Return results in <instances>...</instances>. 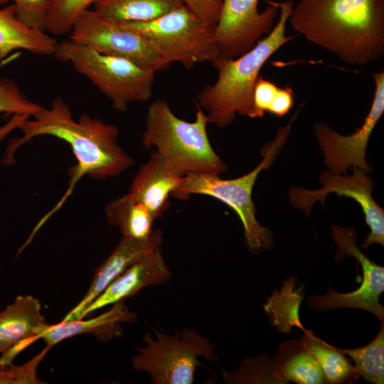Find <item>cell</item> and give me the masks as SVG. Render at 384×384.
I'll use <instances>...</instances> for the list:
<instances>
[{
  "label": "cell",
  "instance_id": "19",
  "mask_svg": "<svg viewBox=\"0 0 384 384\" xmlns=\"http://www.w3.org/2000/svg\"><path fill=\"white\" fill-rule=\"evenodd\" d=\"M58 41L46 32L20 21L13 4L0 9V63L12 51L26 50L39 55H53Z\"/></svg>",
  "mask_w": 384,
  "mask_h": 384
},
{
  "label": "cell",
  "instance_id": "20",
  "mask_svg": "<svg viewBox=\"0 0 384 384\" xmlns=\"http://www.w3.org/2000/svg\"><path fill=\"white\" fill-rule=\"evenodd\" d=\"M272 361L282 383L287 381L299 384L325 383L319 365L301 339L281 343Z\"/></svg>",
  "mask_w": 384,
  "mask_h": 384
},
{
  "label": "cell",
  "instance_id": "9",
  "mask_svg": "<svg viewBox=\"0 0 384 384\" xmlns=\"http://www.w3.org/2000/svg\"><path fill=\"white\" fill-rule=\"evenodd\" d=\"M70 33V39L77 43L103 54L127 59L154 73L170 65L141 34L94 9L80 14Z\"/></svg>",
  "mask_w": 384,
  "mask_h": 384
},
{
  "label": "cell",
  "instance_id": "12",
  "mask_svg": "<svg viewBox=\"0 0 384 384\" xmlns=\"http://www.w3.org/2000/svg\"><path fill=\"white\" fill-rule=\"evenodd\" d=\"M373 78L375 90L370 110L363 124L353 133L341 135L324 122L314 127L325 164L331 171L345 174L351 166L366 173L370 171L366 151L373 130L384 112V71L373 73Z\"/></svg>",
  "mask_w": 384,
  "mask_h": 384
},
{
  "label": "cell",
  "instance_id": "26",
  "mask_svg": "<svg viewBox=\"0 0 384 384\" xmlns=\"http://www.w3.org/2000/svg\"><path fill=\"white\" fill-rule=\"evenodd\" d=\"M98 0H49L46 31L53 35L70 33L76 18Z\"/></svg>",
  "mask_w": 384,
  "mask_h": 384
},
{
  "label": "cell",
  "instance_id": "17",
  "mask_svg": "<svg viewBox=\"0 0 384 384\" xmlns=\"http://www.w3.org/2000/svg\"><path fill=\"white\" fill-rule=\"evenodd\" d=\"M48 326L36 298L17 296L0 312V353H6L20 342L38 338Z\"/></svg>",
  "mask_w": 384,
  "mask_h": 384
},
{
  "label": "cell",
  "instance_id": "30",
  "mask_svg": "<svg viewBox=\"0 0 384 384\" xmlns=\"http://www.w3.org/2000/svg\"><path fill=\"white\" fill-rule=\"evenodd\" d=\"M43 351L21 366L9 365L0 369V384H37L42 383L37 377V367L49 350Z\"/></svg>",
  "mask_w": 384,
  "mask_h": 384
},
{
  "label": "cell",
  "instance_id": "14",
  "mask_svg": "<svg viewBox=\"0 0 384 384\" xmlns=\"http://www.w3.org/2000/svg\"><path fill=\"white\" fill-rule=\"evenodd\" d=\"M162 243L163 233L161 230H154L151 237L144 240L122 237L111 255L97 270L82 299L61 321L80 319L85 309L114 279L129 266L161 248Z\"/></svg>",
  "mask_w": 384,
  "mask_h": 384
},
{
  "label": "cell",
  "instance_id": "5",
  "mask_svg": "<svg viewBox=\"0 0 384 384\" xmlns=\"http://www.w3.org/2000/svg\"><path fill=\"white\" fill-rule=\"evenodd\" d=\"M300 105L290 121L279 127L275 138L263 146V156L260 164L250 173L233 179H222L218 175L191 174L182 177L171 197L186 200L191 195H206L220 200L233 209L240 218L248 249L256 253L271 247L273 237L269 229L260 225L255 218V207L252 200V191L259 174L267 169L286 142Z\"/></svg>",
  "mask_w": 384,
  "mask_h": 384
},
{
  "label": "cell",
  "instance_id": "6",
  "mask_svg": "<svg viewBox=\"0 0 384 384\" xmlns=\"http://www.w3.org/2000/svg\"><path fill=\"white\" fill-rule=\"evenodd\" d=\"M69 63L124 112L134 102L152 95L155 73L123 58L99 53L71 39L58 42L53 55Z\"/></svg>",
  "mask_w": 384,
  "mask_h": 384
},
{
  "label": "cell",
  "instance_id": "1",
  "mask_svg": "<svg viewBox=\"0 0 384 384\" xmlns=\"http://www.w3.org/2000/svg\"><path fill=\"white\" fill-rule=\"evenodd\" d=\"M29 117L16 116L0 129V139L14 128L23 136L11 142L6 150L7 163L12 161L16 150L36 137L50 135L66 142L78 161L72 169L69 188L60 203L45 216L47 220L70 195L75 185L85 175L95 178L114 177L128 169L135 161L117 144L119 131L113 124L92 118L87 114L74 119L69 106L60 97L53 100L49 108L43 106Z\"/></svg>",
  "mask_w": 384,
  "mask_h": 384
},
{
  "label": "cell",
  "instance_id": "4",
  "mask_svg": "<svg viewBox=\"0 0 384 384\" xmlns=\"http://www.w3.org/2000/svg\"><path fill=\"white\" fill-rule=\"evenodd\" d=\"M206 113L196 104L193 122L174 114L166 100L158 99L148 107L142 144L155 147L168 169L183 177L191 174L220 175L226 164L213 150L207 134Z\"/></svg>",
  "mask_w": 384,
  "mask_h": 384
},
{
  "label": "cell",
  "instance_id": "28",
  "mask_svg": "<svg viewBox=\"0 0 384 384\" xmlns=\"http://www.w3.org/2000/svg\"><path fill=\"white\" fill-rule=\"evenodd\" d=\"M41 107L28 99L14 81L7 78L0 80V113L31 117Z\"/></svg>",
  "mask_w": 384,
  "mask_h": 384
},
{
  "label": "cell",
  "instance_id": "29",
  "mask_svg": "<svg viewBox=\"0 0 384 384\" xmlns=\"http://www.w3.org/2000/svg\"><path fill=\"white\" fill-rule=\"evenodd\" d=\"M11 2L18 19L26 26L46 31L49 0H0V5Z\"/></svg>",
  "mask_w": 384,
  "mask_h": 384
},
{
  "label": "cell",
  "instance_id": "2",
  "mask_svg": "<svg viewBox=\"0 0 384 384\" xmlns=\"http://www.w3.org/2000/svg\"><path fill=\"white\" fill-rule=\"evenodd\" d=\"M289 21L346 63L365 65L384 55V0H299Z\"/></svg>",
  "mask_w": 384,
  "mask_h": 384
},
{
  "label": "cell",
  "instance_id": "10",
  "mask_svg": "<svg viewBox=\"0 0 384 384\" xmlns=\"http://www.w3.org/2000/svg\"><path fill=\"white\" fill-rule=\"evenodd\" d=\"M331 230L333 239L338 247L336 256H351L361 265V284L357 289L345 294L328 287L325 295H311L308 299L310 309L316 311L361 309L373 314L383 323L384 308L379 302V297L384 291V267L371 261L357 247V235L353 228L334 225Z\"/></svg>",
  "mask_w": 384,
  "mask_h": 384
},
{
  "label": "cell",
  "instance_id": "8",
  "mask_svg": "<svg viewBox=\"0 0 384 384\" xmlns=\"http://www.w3.org/2000/svg\"><path fill=\"white\" fill-rule=\"evenodd\" d=\"M154 332L155 338L144 335L146 346L137 348L139 354L132 358L134 369L149 373L154 384H191L197 366L202 365L198 358H216L214 345L192 328L176 335Z\"/></svg>",
  "mask_w": 384,
  "mask_h": 384
},
{
  "label": "cell",
  "instance_id": "7",
  "mask_svg": "<svg viewBox=\"0 0 384 384\" xmlns=\"http://www.w3.org/2000/svg\"><path fill=\"white\" fill-rule=\"evenodd\" d=\"M144 36L167 63L191 69L220 57L215 24L204 22L185 5L152 21L122 23Z\"/></svg>",
  "mask_w": 384,
  "mask_h": 384
},
{
  "label": "cell",
  "instance_id": "22",
  "mask_svg": "<svg viewBox=\"0 0 384 384\" xmlns=\"http://www.w3.org/2000/svg\"><path fill=\"white\" fill-rule=\"evenodd\" d=\"M183 4L180 0H98L94 10L114 21L146 22L156 19Z\"/></svg>",
  "mask_w": 384,
  "mask_h": 384
},
{
  "label": "cell",
  "instance_id": "16",
  "mask_svg": "<svg viewBox=\"0 0 384 384\" xmlns=\"http://www.w3.org/2000/svg\"><path fill=\"white\" fill-rule=\"evenodd\" d=\"M181 178L170 171L163 158L154 150L137 173L129 193L156 220L169 208V198Z\"/></svg>",
  "mask_w": 384,
  "mask_h": 384
},
{
  "label": "cell",
  "instance_id": "21",
  "mask_svg": "<svg viewBox=\"0 0 384 384\" xmlns=\"http://www.w3.org/2000/svg\"><path fill=\"white\" fill-rule=\"evenodd\" d=\"M105 213L109 223L118 228L122 237L144 240L154 232L155 219L129 193L108 203Z\"/></svg>",
  "mask_w": 384,
  "mask_h": 384
},
{
  "label": "cell",
  "instance_id": "3",
  "mask_svg": "<svg viewBox=\"0 0 384 384\" xmlns=\"http://www.w3.org/2000/svg\"><path fill=\"white\" fill-rule=\"evenodd\" d=\"M277 4L279 16L272 31L254 47L236 58L220 54L213 63L218 73L215 82L206 86L197 95L196 104L206 111L210 123L218 128L230 124L237 113L250 118L259 117L252 96L260 71L277 50L294 38V36H286L292 1Z\"/></svg>",
  "mask_w": 384,
  "mask_h": 384
},
{
  "label": "cell",
  "instance_id": "24",
  "mask_svg": "<svg viewBox=\"0 0 384 384\" xmlns=\"http://www.w3.org/2000/svg\"><path fill=\"white\" fill-rule=\"evenodd\" d=\"M301 339L305 348L319 365L325 383H341L358 375L351 361L336 347L306 330Z\"/></svg>",
  "mask_w": 384,
  "mask_h": 384
},
{
  "label": "cell",
  "instance_id": "25",
  "mask_svg": "<svg viewBox=\"0 0 384 384\" xmlns=\"http://www.w3.org/2000/svg\"><path fill=\"white\" fill-rule=\"evenodd\" d=\"M336 348L353 361L357 373L370 383H384V328L367 345L354 349Z\"/></svg>",
  "mask_w": 384,
  "mask_h": 384
},
{
  "label": "cell",
  "instance_id": "11",
  "mask_svg": "<svg viewBox=\"0 0 384 384\" xmlns=\"http://www.w3.org/2000/svg\"><path fill=\"white\" fill-rule=\"evenodd\" d=\"M353 174L343 176L331 171H324L320 176L322 187L314 191L292 187L289 193L290 203L310 215L313 204L316 201L324 203L330 193L338 196H345L355 200L361 206L370 232L361 246L367 248L373 244L384 245V210L373 200L372 191L374 183L361 169L353 168Z\"/></svg>",
  "mask_w": 384,
  "mask_h": 384
},
{
  "label": "cell",
  "instance_id": "23",
  "mask_svg": "<svg viewBox=\"0 0 384 384\" xmlns=\"http://www.w3.org/2000/svg\"><path fill=\"white\" fill-rule=\"evenodd\" d=\"M297 278L287 279L280 290H275L264 304L270 322L279 331L289 334L294 326L303 327L299 316V309L304 298V286L296 287Z\"/></svg>",
  "mask_w": 384,
  "mask_h": 384
},
{
  "label": "cell",
  "instance_id": "27",
  "mask_svg": "<svg viewBox=\"0 0 384 384\" xmlns=\"http://www.w3.org/2000/svg\"><path fill=\"white\" fill-rule=\"evenodd\" d=\"M227 383H279L273 361L262 356L244 360L239 369L234 372L222 371Z\"/></svg>",
  "mask_w": 384,
  "mask_h": 384
},
{
  "label": "cell",
  "instance_id": "15",
  "mask_svg": "<svg viewBox=\"0 0 384 384\" xmlns=\"http://www.w3.org/2000/svg\"><path fill=\"white\" fill-rule=\"evenodd\" d=\"M171 276L159 248L129 266L114 279L85 309L80 319L104 306L124 301L146 287L164 284Z\"/></svg>",
  "mask_w": 384,
  "mask_h": 384
},
{
  "label": "cell",
  "instance_id": "13",
  "mask_svg": "<svg viewBox=\"0 0 384 384\" xmlns=\"http://www.w3.org/2000/svg\"><path fill=\"white\" fill-rule=\"evenodd\" d=\"M215 38L220 54L234 58L251 49L273 28L279 9L276 1L258 11L259 0H221Z\"/></svg>",
  "mask_w": 384,
  "mask_h": 384
},
{
  "label": "cell",
  "instance_id": "18",
  "mask_svg": "<svg viewBox=\"0 0 384 384\" xmlns=\"http://www.w3.org/2000/svg\"><path fill=\"white\" fill-rule=\"evenodd\" d=\"M134 314L129 312L124 305V301L113 304L112 307L93 319L88 320L75 319L60 321L48 326L41 332L38 338H42L48 346L59 343L74 336L82 334H93L103 339L116 335L119 324L134 320Z\"/></svg>",
  "mask_w": 384,
  "mask_h": 384
},
{
  "label": "cell",
  "instance_id": "33",
  "mask_svg": "<svg viewBox=\"0 0 384 384\" xmlns=\"http://www.w3.org/2000/svg\"><path fill=\"white\" fill-rule=\"evenodd\" d=\"M294 102V92L289 86L279 87L268 112L282 117L289 112Z\"/></svg>",
  "mask_w": 384,
  "mask_h": 384
},
{
  "label": "cell",
  "instance_id": "31",
  "mask_svg": "<svg viewBox=\"0 0 384 384\" xmlns=\"http://www.w3.org/2000/svg\"><path fill=\"white\" fill-rule=\"evenodd\" d=\"M274 82L259 76L253 90V105L259 117L268 112L278 90Z\"/></svg>",
  "mask_w": 384,
  "mask_h": 384
},
{
  "label": "cell",
  "instance_id": "32",
  "mask_svg": "<svg viewBox=\"0 0 384 384\" xmlns=\"http://www.w3.org/2000/svg\"><path fill=\"white\" fill-rule=\"evenodd\" d=\"M206 23L217 24L222 7L221 0H180Z\"/></svg>",
  "mask_w": 384,
  "mask_h": 384
}]
</instances>
